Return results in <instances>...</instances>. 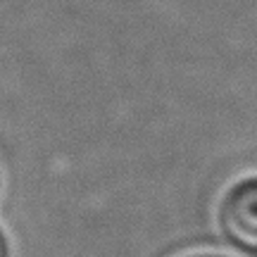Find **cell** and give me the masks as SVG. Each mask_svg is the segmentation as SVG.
Instances as JSON below:
<instances>
[{"label":"cell","mask_w":257,"mask_h":257,"mask_svg":"<svg viewBox=\"0 0 257 257\" xmlns=\"http://www.w3.org/2000/svg\"><path fill=\"white\" fill-rule=\"evenodd\" d=\"M221 221L233 240L257 248V181H243L226 195Z\"/></svg>","instance_id":"cell-1"},{"label":"cell","mask_w":257,"mask_h":257,"mask_svg":"<svg viewBox=\"0 0 257 257\" xmlns=\"http://www.w3.org/2000/svg\"><path fill=\"white\" fill-rule=\"evenodd\" d=\"M0 257H5V245H3V238H0Z\"/></svg>","instance_id":"cell-2"}]
</instances>
